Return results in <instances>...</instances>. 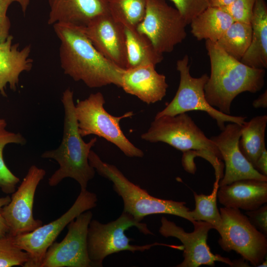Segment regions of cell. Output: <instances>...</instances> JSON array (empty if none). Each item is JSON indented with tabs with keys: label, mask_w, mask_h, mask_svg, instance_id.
Here are the masks:
<instances>
[{
	"label": "cell",
	"mask_w": 267,
	"mask_h": 267,
	"mask_svg": "<svg viewBox=\"0 0 267 267\" xmlns=\"http://www.w3.org/2000/svg\"><path fill=\"white\" fill-rule=\"evenodd\" d=\"M217 199L224 207L255 210L267 202V181L242 179L219 187Z\"/></svg>",
	"instance_id": "cell-19"
},
{
	"label": "cell",
	"mask_w": 267,
	"mask_h": 267,
	"mask_svg": "<svg viewBox=\"0 0 267 267\" xmlns=\"http://www.w3.org/2000/svg\"><path fill=\"white\" fill-rule=\"evenodd\" d=\"M61 102L64 112L61 142L57 148L44 151L41 157L54 160L59 166L48 178L49 186H55L63 179L69 178L79 184L81 190H84L96 172L89 164V156L97 138L86 142L80 134L75 114L74 93L69 88L63 91Z\"/></svg>",
	"instance_id": "cell-3"
},
{
	"label": "cell",
	"mask_w": 267,
	"mask_h": 267,
	"mask_svg": "<svg viewBox=\"0 0 267 267\" xmlns=\"http://www.w3.org/2000/svg\"><path fill=\"white\" fill-rule=\"evenodd\" d=\"M267 261L265 260L262 263H261L258 267H267Z\"/></svg>",
	"instance_id": "cell-40"
},
{
	"label": "cell",
	"mask_w": 267,
	"mask_h": 267,
	"mask_svg": "<svg viewBox=\"0 0 267 267\" xmlns=\"http://www.w3.org/2000/svg\"><path fill=\"white\" fill-rule=\"evenodd\" d=\"M46 175L45 171L32 165L17 189L12 193L9 203L1 209L9 228V234L15 236L27 233L43 224L34 219L33 205L37 188Z\"/></svg>",
	"instance_id": "cell-13"
},
{
	"label": "cell",
	"mask_w": 267,
	"mask_h": 267,
	"mask_svg": "<svg viewBox=\"0 0 267 267\" xmlns=\"http://www.w3.org/2000/svg\"><path fill=\"white\" fill-rule=\"evenodd\" d=\"M60 41L59 59L64 73L90 88L114 85L121 88L122 68L104 57L93 46L83 27L52 25Z\"/></svg>",
	"instance_id": "cell-1"
},
{
	"label": "cell",
	"mask_w": 267,
	"mask_h": 267,
	"mask_svg": "<svg viewBox=\"0 0 267 267\" xmlns=\"http://www.w3.org/2000/svg\"><path fill=\"white\" fill-rule=\"evenodd\" d=\"M147 0H108L109 13L124 26L136 28L145 14Z\"/></svg>",
	"instance_id": "cell-26"
},
{
	"label": "cell",
	"mask_w": 267,
	"mask_h": 267,
	"mask_svg": "<svg viewBox=\"0 0 267 267\" xmlns=\"http://www.w3.org/2000/svg\"><path fill=\"white\" fill-rule=\"evenodd\" d=\"M49 25L64 23L86 27L96 18L108 14V0H48Z\"/></svg>",
	"instance_id": "cell-18"
},
{
	"label": "cell",
	"mask_w": 267,
	"mask_h": 267,
	"mask_svg": "<svg viewBox=\"0 0 267 267\" xmlns=\"http://www.w3.org/2000/svg\"><path fill=\"white\" fill-rule=\"evenodd\" d=\"M256 0H235L229 5L220 7L226 12L234 21L251 24Z\"/></svg>",
	"instance_id": "cell-30"
},
{
	"label": "cell",
	"mask_w": 267,
	"mask_h": 267,
	"mask_svg": "<svg viewBox=\"0 0 267 267\" xmlns=\"http://www.w3.org/2000/svg\"><path fill=\"white\" fill-rule=\"evenodd\" d=\"M219 180H216L212 193L209 195L198 194L193 192L195 207L189 211L194 221H202L210 223L219 233L222 228L221 215L217 207V192Z\"/></svg>",
	"instance_id": "cell-28"
},
{
	"label": "cell",
	"mask_w": 267,
	"mask_h": 267,
	"mask_svg": "<svg viewBox=\"0 0 267 267\" xmlns=\"http://www.w3.org/2000/svg\"><path fill=\"white\" fill-rule=\"evenodd\" d=\"M15 1L18 2L20 4L23 14H25L30 0H15Z\"/></svg>",
	"instance_id": "cell-39"
},
{
	"label": "cell",
	"mask_w": 267,
	"mask_h": 267,
	"mask_svg": "<svg viewBox=\"0 0 267 267\" xmlns=\"http://www.w3.org/2000/svg\"><path fill=\"white\" fill-rule=\"evenodd\" d=\"M194 230L185 231L183 228L164 217L161 219L159 232L165 237H173L179 239L183 246V260L177 267H198L201 265L214 267L216 262L232 266V261L219 254H214L207 240L209 231L214 229L209 223L195 221L192 223Z\"/></svg>",
	"instance_id": "cell-14"
},
{
	"label": "cell",
	"mask_w": 267,
	"mask_h": 267,
	"mask_svg": "<svg viewBox=\"0 0 267 267\" xmlns=\"http://www.w3.org/2000/svg\"><path fill=\"white\" fill-rule=\"evenodd\" d=\"M177 69L179 73L180 81L176 95L164 109L156 114L155 118L164 115L175 116L191 111H201L206 112L215 120L221 131L224 128L226 122L240 125L244 123L246 117L225 114L208 103L205 96L204 87L209 76L204 74L200 77H193L190 73L187 55L177 61Z\"/></svg>",
	"instance_id": "cell-8"
},
{
	"label": "cell",
	"mask_w": 267,
	"mask_h": 267,
	"mask_svg": "<svg viewBox=\"0 0 267 267\" xmlns=\"http://www.w3.org/2000/svg\"><path fill=\"white\" fill-rule=\"evenodd\" d=\"M89 161L95 172L112 182L114 190L123 200V212L131 214L137 221L141 222L149 215L161 214L177 216L192 223L195 221L190 215L186 202L151 195L145 189L129 180L115 165L103 161L92 150Z\"/></svg>",
	"instance_id": "cell-5"
},
{
	"label": "cell",
	"mask_w": 267,
	"mask_h": 267,
	"mask_svg": "<svg viewBox=\"0 0 267 267\" xmlns=\"http://www.w3.org/2000/svg\"><path fill=\"white\" fill-rule=\"evenodd\" d=\"M13 37L9 35L0 42V93L5 97V89L9 85L15 91L19 82V77L23 72L32 69L33 60L30 58L31 45L28 44L22 48L18 43L12 44Z\"/></svg>",
	"instance_id": "cell-20"
},
{
	"label": "cell",
	"mask_w": 267,
	"mask_h": 267,
	"mask_svg": "<svg viewBox=\"0 0 267 267\" xmlns=\"http://www.w3.org/2000/svg\"><path fill=\"white\" fill-rule=\"evenodd\" d=\"M242 128L243 124L230 123L219 134L210 138L218 148L225 164V173L219 181V187L242 179L267 181V176L257 171L239 149Z\"/></svg>",
	"instance_id": "cell-15"
},
{
	"label": "cell",
	"mask_w": 267,
	"mask_h": 267,
	"mask_svg": "<svg viewBox=\"0 0 267 267\" xmlns=\"http://www.w3.org/2000/svg\"><path fill=\"white\" fill-rule=\"evenodd\" d=\"M29 259L28 254L15 245L12 236L8 234L0 238V267H23Z\"/></svg>",
	"instance_id": "cell-29"
},
{
	"label": "cell",
	"mask_w": 267,
	"mask_h": 267,
	"mask_svg": "<svg viewBox=\"0 0 267 267\" xmlns=\"http://www.w3.org/2000/svg\"><path fill=\"white\" fill-rule=\"evenodd\" d=\"M11 200V197L7 195L0 197V238L6 236L9 233V228L1 214V209L7 205Z\"/></svg>",
	"instance_id": "cell-34"
},
{
	"label": "cell",
	"mask_w": 267,
	"mask_h": 267,
	"mask_svg": "<svg viewBox=\"0 0 267 267\" xmlns=\"http://www.w3.org/2000/svg\"><path fill=\"white\" fill-rule=\"evenodd\" d=\"M7 123L4 119L0 118V188L5 194H12L15 190L20 179L7 167L3 157L4 148L8 144L24 145L25 138L20 133L6 130Z\"/></svg>",
	"instance_id": "cell-27"
},
{
	"label": "cell",
	"mask_w": 267,
	"mask_h": 267,
	"mask_svg": "<svg viewBox=\"0 0 267 267\" xmlns=\"http://www.w3.org/2000/svg\"><path fill=\"white\" fill-rule=\"evenodd\" d=\"M267 116H256L243 124L239 140V149L246 159L254 167L265 149Z\"/></svg>",
	"instance_id": "cell-24"
},
{
	"label": "cell",
	"mask_w": 267,
	"mask_h": 267,
	"mask_svg": "<svg viewBox=\"0 0 267 267\" xmlns=\"http://www.w3.org/2000/svg\"><path fill=\"white\" fill-rule=\"evenodd\" d=\"M14 1L15 0H0V42L4 41L10 35L11 23L7 11Z\"/></svg>",
	"instance_id": "cell-33"
},
{
	"label": "cell",
	"mask_w": 267,
	"mask_h": 267,
	"mask_svg": "<svg viewBox=\"0 0 267 267\" xmlns=\"http://www.w3.org/2000/svg\"><path fill=\"white\" fill-rule=\"evenodd\" d=\"M233 22L232 17L221 8L208 6L189 24L191 32L197 40L216 43Z\"/></svg>",
	"instance_id": "cell-22"
},
{
	"label": "cell",
	"mask_w": 267,
	"mask_h": 267,
	"mask_svg": "<svg viewBox=\"0 0 267 267\" xmlns=\"http://www.w3.org/2000/svg\"><path fill=\"white\" fill-rule=\"evenodd\" d=\"M211 74L204 87L208 103L230 115L234 99L243 92L256 93L265 85V69L248 66L230 56L217 44L206 40Z\"/></svg>",
	"instance_id": "cell-2"
},
{
	"label": "cell",
	"mask_w": 267,
	"mask_h": 267,
	"mask_svg": "<svg viewBox=\"0 0 267 267\" xmlns=\"http://www.w3.org/2000/svg\"><path fill=\"white\" fill-rule=\"evenodd\" d=\"M267 151L266 148L264 150L260 156L259 157L254 168L260 174L267 176Z\"/></svg>",
	"instance_id": "cell-35"
},
{
	"label": "cell",
	"mask_w": 267,
	"mask_h": 267,
	"mask_svg": "<svg viewBox=\"0 0 267 267\" xmlns=\"http://www.w3.org/2000/svg\"><path fill=\"white\" fill-rule=\"evenodd\" d=\"M133 226L144 234H154L146 223L137 221L132 215L125 212L116 220L107 223L91 220L88 227L87 247L92 267H102L103 260L108 256L123 251L142 252L158 245L179 250L183 249L182 245L158 242L143 245L131 244L130 242L133 239L126 235L125 231Z\"/></svg>",
	"instance_id": "cell-6"
},
{
	"label": "cell",
	"mask_w": 267,
	"mask_h": 267,
	"mask_svg": "<svg viewBox=\"0 0 267 267\" xmlns=\"http://www.w3.org/2000/svg\"><path fill=\"white\" fill-rule=\"evenodd\" d=\"M121 88L148 104L163 99L168 85L166 76L158 73L155 66L147 65L125 69L122 76Z\"/></svg>",
	"instance_id": "cell-17"
},
{
	"label": "cell",
	"mask_w": 267,
	"mask_h": 267,
	"mask_svg": "<svg viewBox=\"0 0 267 267\" xmlns=\"http://www.w3.org/2000/svg\"><path fill=\"white\" fill-rule=\"evenodd\" d=\"M232 267H249L248 262L243 259L232 261Z\"/></svg>",
	"instance_id": "cell-38"
},
{
	"label": "cell",
	"mask_w": 267,
	"mask_h": 267,
	"mask_svg": "<svg viewBox=\"0 0 267 267\" xmlns=\"http://www.w3.org/2000/svg\"><path fill=\"white\" fill-rule=\"evenodd\" d=\"M92 213L85 211L68 225V232L60 242L54 241L47 250L40 267H90L87 235Z\"/></svg>",
	"instance_id": "cell-12"
},
{
	"label": "cell",
	"mask_w": 267,
	"mask_h": 267,
	"mask_svg": "<svg viewBox=\"0 0 267 267\" xmlns=\"http://www.w3.org/2000/svg\"><path fill=\"white\" fill-rule=\"evenodd\" d=\"M250 45L240 61L255 68H267V6L265 0H256L251 20Z\"/></svg>",
	"instance_id": "cell-21"
},
{
	"label": "cell",
	"mask_w": 267,
	"mask_h": 267,
	"mask_svg": "<svg viewBox=\"0 0 267 267\" xmlns=\"http://www.w3.org/2000/svg\"><path fill=\"white\" fill-rule=\"evenodd\" d=\"M251 223L265 236L267 235V205L265 204L258 208L246 211L245 213Z\"/></svg>",
	"instance_id": "cell-32"
},
{
	"label": "cell",
	"mask_w": 267,
	"mask_h": 267,
	"mask_svg": "<svg viewBox=\"0 0 267 267\" xmlns=\"http://www.w3.org/2000/svg\"><path fill=\"white\" fill-rule=\"evenodd\" d=\"M84 31L95 48L106 59L126 69L127 48L125 27L109 13L93 20Z\"/></svg>",
	"instance_id": "cell-16"
},
{
	"label": "cell",
	"mask_w": 267,
	"mask_h": 267,
	"mask_svg": "<svg viewBox=\"0 0 267 267\" xmlns=\"http://www.w3.org/2000/svg\"><path fill=\"white\" fill-rule=\"evenodd\" d=\"M184 17L187 24L209 6L208 0H170Z\"/></svg>",
	"instance_id": "cell-31"
},
{
	"label": "cell",
	"mask_w": 267,
	"mask_h": 267,
	"mask_svg": "<svg viewBox=\"0 0 267 267\" xmlns=\"http://www.w3.org/2000/svg\"><path fill=\"white\" fill-rule=\"evenodd\" d=\"M127 48L126 69L140 66H156L163 60V54L155 48L150 40L136 28L125 27Z\"/></svg>",
	"instance_id": "cell-23"
},
{
	"label": "cell",
	"mask_w": 267,
	"mask_h": 267,
	"mask_svg": "<svg viewBox=\"0 0 267 267\" xmlns=\"http://www.w3.org/2000/svg\"><path fill=\"white\" fill-rule=\"evenodd\" d=\"M141 138L150 142H162L184 152L192 153L208 161L215 169L216 179L223 176L224 164L214 142L206 136L186 113L155 118Z\"/></svg>",
	"instance_id": "cell-4"
},
{
	"label": "cell",
	"mask_w": 267,
	"mask_h": 267,
	"mask_svg": "<svg viewBox=\"0 0 267 267\" xmlns=\"http://www.w3.org/2000/svg\"><path fill=\"white\" fill-rule=\"evenodd\" d=\"M222 228L218 244L224 251H234L253 266L258 267L267 253V236L238 209H220Z\"/></svg>",
	"instance_id": "cell-9"
},
{
	"label": "cell",
	"mask_w": 267,
	"mask_h": 267,
	"mask_svg": "<svg viewBox=\"0 0 267 267\" xmlns=\"http://www.w3.org/2000/svg\"><path fill=\"white\" fill-rule=\"evenodd\" d=\"M187 25L179 11L165 0H147L145 16L136 29L163 54L172 52L186 38Z\"/></svg>",
	"instance_id": "cell-11"
},
{
	"label": "cell",
	"mask_w": 267,
	"mask_h": 267,
	"mask_svg": "<svg viewBox=\"0 0 267 267\" xmlns=\"http://www.w3.org/2000/svg\"><path fill=\"white\" fill-rule=\"evenodd\" d=\"M235 0H208L209 6L212 7H223L226 6Z\"/></svg>",
	"instance_id": "cell-37"
},
{
	"label": "cell",
	"mask_w": 267,
	"mask_h": 267,
	"mask_svg": "<svg viewBox=\"0 0 267 267\" xmlns=\"http://www.w3.org/2000/svg\"><path fill=\"white\" fill-rule=\"evenodd\" d=\"M97 197L87 189L81 192L72 206L56 220L34 230L13 237L15 245L29 256L24 267H40L49 247L63 229L81 213L96 206Z\"/></svg>",
	"instance_id": "cell-10"
},
{
	"label": "cell",
	"mask_w": 267,
	"mask_h": 267,
	"mask_svg": "<svg viewBox=\"0 0 267 267\" xmlns=\"http://www.w3.org/2000/svg\"><path fill=\"white\" fill-rule=\"evenodd\" d=\"M252 105L256 108H266L267 107V90L253 102Z\"/></svg>",
	"instance_id": "cell-36"
},
{
	"label": "cell",
	"mask_w": 267,
	"mask_h": 267,
	"mask_svg": "<svg viewBox=\"0 0 267 267\" xmlns=\"http://www.w3.org/2000/svg\"><path fill=\"white\" fill-rule=\"evenodd\" d=\"M251 24L234 21L216 44L227 54L240 61L251 41Z\"/></svg>",
	"instance_id": "cell-25"
},
{
	"label": "cell",
	"mask_w": 267,
	"mask_h": 267,
	"mask_svg": "<svg viewBox=\"0 0 267 267\" xmlns=\"http://www.w3.org/2000/svg\"><path fill=\"white\" fill-rule=\"evenodd\" d=\"M105 103L103 94L97 92L75 105V114L81 135L83 137L91 134L97 135L116 145L128 157H142L143 151L127 138L120 126L122 119L131 117L134 113L129 111L120 116H113L104 108Z\"/></svg>",
	"instance_id": "cell-7"
}]
</instances>
